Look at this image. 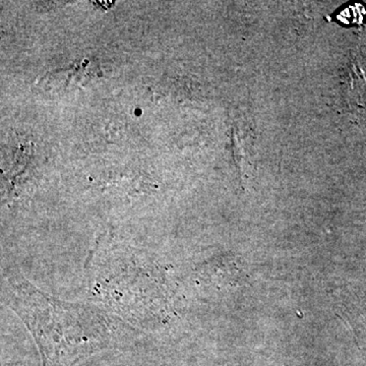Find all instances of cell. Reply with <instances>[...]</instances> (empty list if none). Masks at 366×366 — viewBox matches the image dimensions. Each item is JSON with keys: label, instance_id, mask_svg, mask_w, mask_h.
<instances>
[{"label": "cell", "instance_id": "1", "mask_svg": "<svg viewBox=\"0 0 366 366\" xmlns=\"http://www.w3.org/2000/svg\"><path fill=\"white\" fill-rule=\"evenodd\" d=\"M8 297L34 337L45 366H73L128 330L100 308L59 300L24 280L10 283Z\"/></svg>", "mask_w": 366, "mask_h": 366}, {"label": "cell", "instance_id": "2", "mask_svg": "<svg viewBox=\"0 0 366 366\" xmlns=\"http://www.w3.org/2000/svg\"><path fill=\"white\" fill-rule=\"evenodd\" d=\"M144 261L130 248L101 246L93 250L86 263L93 291L128 319H143L148 312L167 314L166 284L159 273L139 267Z\"/></svg>", "mask_w": 366, "mask_h": 366}]
</instances>
